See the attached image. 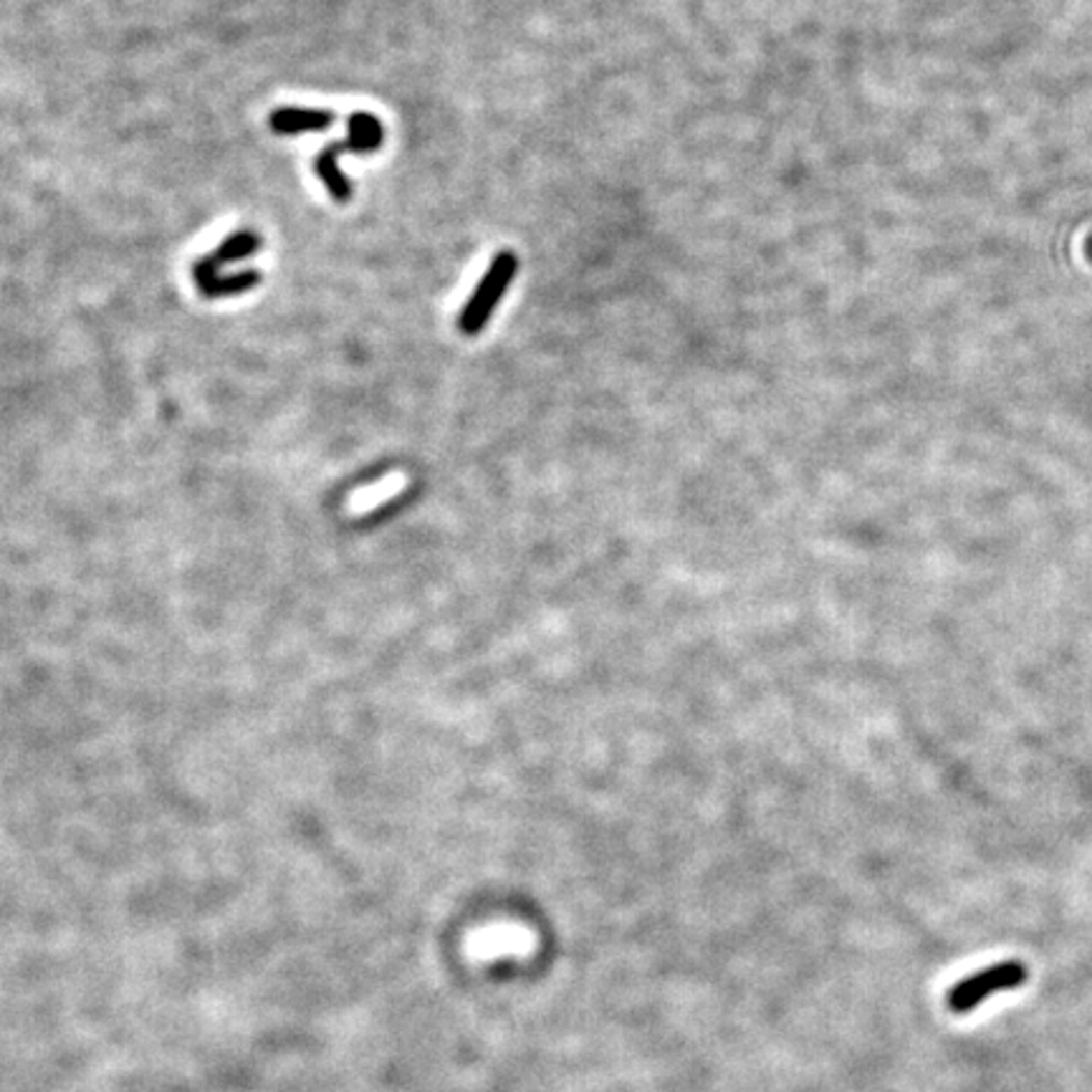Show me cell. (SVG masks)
Returning <instances> with one entry per match:
<instances>
[{
    "label": "cell",
    "mask_w": 1092,
    "mask_h": 1092,
    "mask_svg": "<svg viewBox=\"0 0 1092 1092\" xmlns=\"http://www.w3.org/2000/svg\"><path fill=\"white\" fill-rule=\"evenodd\" d=\"M516 269H519V261H516V255L511 251L498 253L496 258H493V264L488 266V271L484 273L479 286H475L473 296H470L468 304L463 306L461 317H458V329H461L463 334L475 336L486 327L493 309H496L501 296L507 294L511 281H514Z\"/></svg>",
    "instance_id": "1"
},
{
    "label": "cell",
    "mask_w": 1092,
    "mask_h": 1092,
    "mask_svg": "<svg viewBox=\"0 0 1092 1092\" xmlns=\"http://www.w3.org/2000/svg\"><path fill=\"white\" fill-rule=\"evenodd\" d=\"M1027 979H1030V972H1027L1025 963H997V966L981 968L979 974L958 981L954 989L949 991V997H946V1004H949V1009L954 1014H968L972 1009L979 1007L981 1002L999 994V991H1012L1025 986Z\"/></svg>",
    "instance_id": "2"
},
{
    "label": "cell",
    "mask_w": 1092,
    "mask_h": 1092,
    "mask_svg": "<svg viewBox=\"0 0 1092 1092\" xmlns=\"http://www.w3.org/2000/svg\"><path fill=\"white\" fill-rule=\"evenodd\" d=\"M408 488V479L403 473L385 475V479L375 481V484L357 488L350 498H347V514L350 516H367L372 511L385 507L387 501H392L394 496Z\"/></svg>",
    "instance_id": "3"
},
{
    "label": "cell",
    "mask_w": 1092,
    "mask_h": 1092,
    "mask_svg": "<svg viewBox=\"0 0 1092 1092\" xmlns=\"http://www.w3.org/2000/svg\"><path fill=\"white\" fill-rule=\"evenodd\" d=\"M334 125V114L324 109H301L281 107L271 114V130L276 135H299V132L329 130Z\"/></svg>",
    "instance_id": "4"
},
{
    "label": "cell",
    "mask_w": 1092,
    "mask_h": 1092,
    "mask_svg": "<svg viewBox=\"0 0 1092 1092\" xmlns=\"http://www.w3.org/2000/svg\"><path fill=\"white\" fill-rule=\"evenodd\" d=\"M347 130H350V137H347L345 142L332 144L336 155L375 153L382 144V139H385V130H382L380 119L372 117V114H352L350 121H347Z\"/></svg>",
    "instance_id": "5"
},
{
    "label": "cell",
    "mask_w": 1092,
    "mask_h": 1092,
    "mask_svg": "<svg viewBox=\"0 0 1092 1092\" xmlns=\"http://www.w3.org/2000/svg\"><path fill=\"white\" fill-rule=\"evenodd\" d=\"M313 170H317V175L322 178V183L327 185V190L332 193L334 200L339 202H347L352 197V183L350 178L345 175V170H342L339 165H336V153L334 147L329 144V147H324L322 153L317 155V162H313Z\"/></svg>",
    "instance_id": "6"
},
{
    "label": "cell",
    "mask_w": 1092,
    "mask_h": 1092,
    "mask_svg": "<svg viewBox=\"0 0 1092 1092\" xmlns=\"http://www.w3.org/2000/svg\"><path fill=\"white\" fill-rule=\"evenodd\" d=\"M258 281H261L258 271H243V273H234V276H215L213 281L202 283L200 294L208 296V299H220V296L251 292Z\"/></svg>",
    "instance_id": "7"
},
{
    "label": "cell",
    "mask_w": 1092,
    "mask_h": 1092,
    "mask_svg": "<svg viewBox=\"0 0 1092 1092\" xmlns=\"http://www.w3.org/2000/svg\"><path fill=\"white\" fill-rule=\"evenodd\" d=\"M258 248H261V238L251 234V230H241V234H234L230 238H225V241L218 246V251L211 255L215 264L223 266V264H234V261L248 258V255H253Z\"/></svg>",
    "instance_id": "8"
}]
</instances>
